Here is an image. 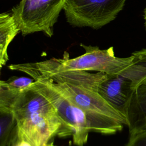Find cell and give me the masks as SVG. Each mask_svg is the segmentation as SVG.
Segmentation results:
<instances>
[{
  "mask_svg": "<svg viewBox=\"0 0 146 146\" xmlns=\"http://www.w3.org/2000/svg\"><path fill=\"white\" fill-rule=\"evenodd\" d=\"M0 107L13 112L18 132L33 146H46L55 136H71L52 104L31 86L18 91L0 83Z\"/></svg>",
  "mask_w": 146,
  "mask_h": 146,
  "instance_id": "cell-1",
  "label": "cell"
},
{
  "mask_svg": "<svg viewBox=\"0 0 146 146\" xmlns=\"http://www.w3.org/2000/svg\"><path fill=\"white\" fill-rule=\"evenodd\" d=\"M21 31L13 16L3 13L0 15V67L9 60L7 48L15 36Z\"/></svg>",
  "mask_w": 146,
  "mask_h": 146,
  "instance_id": "cell-9",
  "label": "cell"
},
{
  "mask_svg": "<svg viewBox=\"0 0 146 146\" xmlns=\"http://www.w3.org/2000/svg\"><path fill=\"white\" fill-rule=\"evenodd\" d=\"M126 117L130 134L146 128V79L135 88Z\"/></svg>",
  "mask_w": 146,
  "mask_h": 146,
  "instance_id": "cell-8",
  "label": "cell"
},
{
  "mask_svg": "<svg viewBox=\"0 0 146 146\" xmlns=\"http://www.w3.org/2000/svg\"><path fill=\"white\" fill-rule=\"evenodd\" d=\"M46 146H55L53 144V143H48Z\"/></svg>",
  "mask_w": 146,
  "mask_h": 146,
  "instance_id": "cell-15",
  "label": "cell"
},
{
  "mask_svg": "<svg viewBox=\"0 0 146 146\" xmlns=\"http://www.w3.org/2000/svg\"><path fill=\"white\" fill-rule=\"evenodd\" d=\"M31 86L54 106L60 118L70 131L75 145L83 146L87 142L90 132L98 133L86 113L58 91L48 79L37 78Z\"/></svg>",
  "mask_w": 146,
  "mask_h": 146,
  "instance_id": "cell-4",
  "label": "cell"
},
{
  "mask_svg": "<svg viewBox=\"0 0 146 146\" xmlns=\"http://www.w3.org/2000/svg\"><path fill=\"white\" fill-rule=\"evenodd\" d=\"M66 0H22L14 7L12 15L23 36L43 32L53 35V27Z\"/></svg>",
  "mask_w": 146,
  "mask_h": 146,
  "instance_id": "cell-5",
  "label": "cell"
},
{
  "mask_svg": "<svg viewBox=\"0 0 146 146\" xmlns=\"http://www.w3.org/2000/svg\"><path fill=\"white\" fill-rule=\"evenodd\" d=\"M134 89L130 79L119 74H107L99 84L98 92L109 105L127 119Z\"/></svg>",
  "mask_w": 146,
  "mask_h": 146,
  "instance_id": "cell-7",
  "label": "cell"
},
{
  "mask_svg": "<svg viewBox=\"0 0 146 146\" xmlns=\"http://www.w3.org/2000/svg\"><path fill=\"white\" fill-rule=\"evenodd\" d=\"M7 146H33L22 135L17 129Z\"/></svg>",
  "mask_w": 146,
  "mask_h": 146,
  "instance_id": "cell-13",
  "label": "cell"
},
{
  "mask_svg": "<svg viewBox=\"0 0 146 146\" xmlns=\"http://www.w3.org/2000/svg\"><path fill=\"white\" fill-rule=\"evenodd\" d=\"M144 21H145V23H144V26H145V29L146 30V7L145 8V10H144Z\"/></svg>",
  "mask_w": 146,
  "mask_h": 146,
  "instance_id": "cell-14",
  "label": "cell"
},
{
  "mask_svg": "<svg viewBox=\"0 0 146 146\" xmlns=\"http://www.w3.org/2000/svg\"><path fill=\"white\" fill-rule=\"evenodd\" d=\"M106 75L102 72L66 71L33 79H48L58 91L86 113L98 133L111 135L120 131L124 125H127V121L98 92L99 84Z\"/></svg>",
  "mask_w": 146,
  "mask_h": 146,
  "instance_id": "cell-2",
  "label": "cell"
},
{
  "mask_svg": "<svg viewBox=\"0 0 146 146\" xmlns=\"http://www.w3.org/2000/svg\"><path fill=\"white\" fill-rule=\"evenodd\" d=\"M126 0H66L63 10L74 27L98 29L114 20Z\"/></svg>",
  "mask_w": 146,
  "mask_h": 146,
  "instance_id": "cell-6",
  "label": "cell"
},
{
  "mask_svg": "<svg viewBox=\"0 0 146 146\" xmlns=\"http://www.w3.org/2000/svg\"><path fill=\"white\" fill-rule=\"evenodd\" d=\"M34 82L33 78L12 76L6 81L1 80L0 82L11 90L21 91L30 87Z\"/></svg>",
  "mask_w": 146,
  "mask_h": 146,
  "instance_id": "cell-11",
  "label": "cell"
},
{
  "mask_svg": "<svg viewBox=\"0 0 146 146\" xmlns=\"http://www.w3.org/2000/svg\"><path fill=\"white\" fill-rule=\"evenodd\" d=\"M125 146H146V128L130 134Z\"/></svg>",
  "mask_w": 146,
  "mask_h": 146,
  "instance_id": "cell-12",
  "label": "cell"
},
{
  "mask_svg": "<svg viewBox=\"0 0 146 146\" xmlns=\"http://www.w3.org/2000/svg\"><path fill=\"white\" fill-rule=\"evenodd\" d=\"M17 129V120L13 112L0 107V146H7Z\"/></svg>",
  "mask_w": 146,
  "mask_h": 146,
  "instance_id": "cell-10",
  "label": "cell"
},
{
  "mask_svg": "<svg viewBox=\"0 0 146 146\" xmlns=\"http://www.w3.org/2000/svg\"><path fill=\"white\" fill-rule=\"evenodd\" d=\"M85 53L70 59L66 52L62 59L51 58L42 62L13 64L8 66L11 70L23 72L34 78L38 76L66 71H95L108 75H120L132 62L133 56L116 57L113 48L101 50L98 46L80 43Z\"/></svg>",
  "mask_w": 146,
  "mask_h": 146,
  "instance_id": "cell-3",
  "label": "cell"
}]
</instances>
